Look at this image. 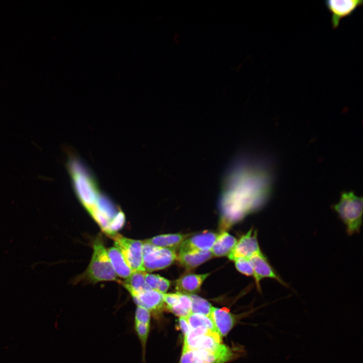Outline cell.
I'll list each match as a JSON object with an SVG mask.
<instances>
[{"label": "cell", "instance_id": "obj_23", "mask_svg": "<svg viewBox=\"0 0 363 363\" xmlns=\"http://www.w3.org/2000/svg\"><path fill=\"white\" fill-rule=\"evenodd\" d=\"M147 272L145 271L137 270L132 272L123 283L129 285L136 291H142L149 289L145 282V275Z\"/></svg>", "mask_w": 363, "mask_h": 363}, {"label": "cell", "instance_id": "obj_5", "mask_svg": "<svg viewBox=\"0 0 363 363\" xmlns=\"http://www.w3.org/2000/svg\"><path fill=\"white\" fill-rule=\"evenodd\" d=\"M236 355L233 349L221 343L210 349L182 350L179 363H226Z\"/></svg>", "mask_w": 363, "mask_h": 363}, {"label": "cell", "instance_id": "obj_18", "mask_svg": "<svg viewBox=\"0 0 363 363\" xmlns=\"http://www.w3.org/2000/svg\"><path fill=\"white\" fill-rule=\"evenodd\" d=\"M237 241L236 239L226 231L220 232L218 234L210 250L213 256H228L233 249Z\"/></svg>", "mask_w": 363, "mask_h": 363}, {"label": "cell", "instance_id": "obj_25", "mask_svg": "<svg viewBox=\"0 0 363 363\" xmlns=\"http://www.w3.org/2000/svg\"><path fill=\"white\" fill-rule=\"evenodd\" d=\"M135 329L141 344L143 360H144L146 344L150 331V324L135 321Z\"/></svg>", "mask_w": 363, "mask_h": 363}, {"label": "cell", "instance_id": "obj_21", "mask_svg": "<svg viewBox=\"0 0 363 363\" xmlns=\"http://www.w3.org/2000/svg\"><path fill=\"white\" fill-rule=\"evenodd\" d=\"M169 311L179 318L187 317L192 313V300L190 295L179 293L178 302Z\"/></svg>", "mask_w": 363, "mask_h": 363}, {"label": "cell", "instance_id": "obj_17", "mask_svg": "<svg viewBox=\"0 0 363 363\" xmlns=\"http://www.w3.org/2000/svg\"><path fill=\"white\" fill-rule=\"evenodd\" d=\"M106 251L116 275L126 279L129 277L133 271L121 251L116 247L109 248Z\"/></svg>", "mask_w": 363, "mask_h": 363}, {"label": "cell", "instance_id": "obj_2", "mask_svg": "<svg viewBox=\"0 0 363 363\" xmlns=\"http://www.w3.org/2000/svg\"><path fill=\"white\" fill-rule=\"evenodd\" d=\"M66 166L75 194L86 210L90 212L96 207L97 200L101 193L96 178L73 155L69 154Z\"/></svg>", "mask_w": 363, "mask_h": 363}, {"label": "cell", "instance_id": "obj_16", "mask_svg": "<svg viewBox=\"0 0 363 363\" xmlns=\"http://www.w3.org/2000/svg\"><path fill=\"white\" fill-rule=\"evenodd\" d=\"M213 257L211 251L178 252L176 260L187 269H193Z\"/></svg>", "mask_w": 363, "mask_h": 363}, {"label": "cell", "instance_id": "obj_10", "mask_svg": "<svg viewBox=\"0 0 363 363\" xmlns=\"http://www.w3.org/2000/svg\"><path fill=\"white\" fill-rule=\"evenodd\" d=\"M248 259L252 266L254 273V278L259 291H261L260 281L264 278L272 279L284 286L288 287L287 283L276 272L262 252L253 255Z\"/></svg>", "mask_w": 363, "mask_h": 363}, {"label": "cell", "instance_id": "obj_12", "mask_svg": "<svg viewBox=\"0 0 363 363\" xmlns=\"http://www.w3.org/2000/svg\"><path fill=\"white\" fill-rule=\"evenodd\" d=\"M261 252L257 239V231L252 227L237 241L233 249L227 256L229 259L233 261L241 257L248 259Z\"/></svg>", "mask_w": 363, "mask_h": 363}, {"label": "cell", "instance_id": "obj_29", "mask_svg": "<svg viewBox=\"0 0 363 363\" xmlns=\"http://www.w3.org/2000/svg\"><path fill=\"white\" fill-rule=\"evenodd\" d=\"M178 323V326L185 337L188 334L190 330L187 317H179Z\"/></svg>", "mask_w": 363, "mask_h": 363}, {"label": "cell", "instance_id": "obj_20", "mask_svg": "<svg viewBox=\"0 0 363 363\" xmlns=\"http://www.w3.org/2000/svg\"><path fill=\"white\" fill-rule=\"evenodd\" d=\"M187 318L190 330L198 328H204L217 332L210 317L200 314L191 313Z\"/></svg>", "mask_w": 363, "mask_h": 363}, {"label": "cell", "instance_id": "obj_26", "mask_svg": "<svg viewBox=\"0 0 363 363\" xmlns=\"http://www.w3.org/2000/svg\"><path fill=\"white\" fill-rule=\"evenodd\" d=\"M237 270L241 273L254 277V270L249 260L245 258H238L233 260Z\"/></svg>", "mask_w": 363, "mask_h": 363}, {"label": "cell", "instance_id": "obj_13", "mask_svg": "<svg viewBox=\"0 0 363 363\" xmlns=\"http://www.w3.org/2000/svg\"><path fill=\"white\" fill-rule=\"evenodd\" d=\"M218 234L205 231L202 233L188 237L178 247V252L210 251Z\"/></svg>", "mask_w": 363, "mask_h": 363}, {"label": "cell", "instance_id": "obj_19", "mask_svg": "<svg viewBox=\"0 0 363 363\" xmlns=\"http://www.w3.org/2000/svg\"><path fill=\"white\" fill-rule=\"evenodd\" d=\"M190 235L182 233L165 234L157 235L143 241L155 246L176 250Z\"/></svg>", "mask_w": 363, "mask_h": 363}, {"label": "cell", "instance_id": "obj_9", "mask_svg": "<svg viewBox=\"0 0 363 363\" xmlns=\"http://www.w3.org/2000/svg\"><path fill=\"white\" fill-rule=\"evenodd\" d=\"M118 282L129 292L137 306L142 307L156 315L163 309L165 305L163 293L150 288L138 291L122 281Z\"/></svg>", "mask_w": 363, "mask_h": 363}, {"label": "cell", "instance_id": "obj_28", "mask_svg": "<svg viewBox=\"0 0 363 363\" xmlns=\"http://www.w3.org/2000/svg\"><path fill=\"white\" fill-rule=\"evenodd\" d=\"M163 299L166 308L169 310L178 302L179 293H163Z\"/></svg>", "mask_w": 363, "mask_h": 363}, {"label": "cell", "instance_id": "obj_1", "mask_svg": "<svg viewBox=\"0 0 363 363\" xmlns=\"http://www.w3.org/2000/svg\"><path fill=\"white\" fill-rule=\"evenodd\" d=\"M226 173L219 200L220 232L229 229L262 204L260 193L254 188L253 173L241 160L235 161Z\"/></svg>", "mask_w": 363, "mask_h": 363}, {"label": "cell", "instance_id": "obj_22", "mask_svg": "<svg viewBox=\"0 0 363 363\" xmlns=\"http://www.w3.org/2000/svg\"><path fill=\"white\" fill-rule=\"evenodd\" d=\"M145 282L150 289L165 293L170 287V282L168 279L157 274L146 273Z\"/></svg>", "mask_w": 363, "mask_h": 363}, {"label": "cell", "instance_id": "obj_14", "mask_svg": "<svg viewBox=\"0 0 363 363\" xmlns=\"http://www.w3.org/2000/svg\"><path fill=\"white\" fill-rule=\"evenodd\" d=\"M216 330L220 337L227 335L236 322V318L226 308L212 307L210 316Z\"/></svg>", "mask_w": 363, "mask_h": 363}, {"label": "cell", "instance_id": "obj_15", "mask_svg": "<svg viewBox=\"0 0 363 363\" xmlns=\"http://www.w3.org/2000/svg\"><path fill=\"white\" fill-rule=\"evenodd\" d=\"M209 275V273L188 274L182 276L175 281L176 292L188 295L195 294L200 290L203 282Z\"/></svg>", "mask_w": 363, "mask_h": 363}, {"label": "cell", "instance_id": "obj_24", "mask_svg": "<svg viewBox=\"0 0 363 363\" xmlns=\"http://www.w3.org/2000/svg\"><path fill=\"white\" fill-rule=\"evenodd\" d=\"M192 300V313L210 317L212 306L206 299L196 294L189 295Z\"/></svg>", "mask_w": 363, "mask_h": 363}, {"label": "cell", "instance_id": "obj_3", "mask_svg": "<svg viewBox=\"0 0 363 363\" xmlns=\"http://www.w3.org/2000/svg\"><path fill=\"white\" fill-rule=\"evenodd\" d=\"M333 209L345 224L348 235L359 232L362 221V197L357 196L352 192H343Z\"/></svg>", "mask_w": 363, "mask_h": 363}, {"label": "cell", "instance_id": "obj_6", "mask_svg": "<svg viewBox=\"0 0 363 363\" xmlns=\"http://www.w3.org/2000/svg\"><path fill=\"white\" fill-rule=\"evenodd\" d=\"M142 241L143 264L146 272L164 269L176 260L175 249L159 247Z\"/></svg>", "mask_w": 363, "mask_h": 363}, {"label": "cell", "instance_id": "obj_8", "mask_svg": "<svg viewBox=\"0 0 363 363\" xmlns=\"http://www.w3.org/2000/svg\"><path fill=\"white\" fill-rule=\"evenodd\" d=\"M222 343V338L217 332L204 328L190 330L184 337L182 350L210 349Z\"/></svg>", "mask_w": 363, "mask_h": 363}, {"label": "cell", "instance_id": "obj_4", "mask_svg": "<svg viewBox=\"0 0 363 363\" xmlns=\"http://www.w3.org/2000/svg\"><path fill=\"white\" fill-rule=\"evenodd\" d=\"M92 258L83 274V278L93 283L103 281L118 282L101 237H97L94 240Z\"/></svg>", "mask_w": 363, "mask_h": 363}, {"label": "cell", "instance_id": "obj_27", "mask_svg": "<svg viewBox=\"0 0 363 363\" xmlns=\"http://www.w3.org/2000/svg\"><path fill=\"white\" fill-rule=\"evenodd\" d=\"M125 221V217L124 213L119 210L115 217L110 222L109 224L110 235V237L112 235L116 233V231L119 230L124 225Z\"/></svg>", "mask_w": 363, "mask_h": 363}, {"label": "cell", "instance_id": "obj_7", "mask_svg": "<svg viewBox=\"0 0 363 363\" xmlns=\"http://www.w3.org/2000/svg\"><path fill=\"white\" fill-rule=\"evenodd\" d=\"M110 237L113 239L115 247L121 251L133 271H145L143 264L142 240L127 238L117 233Z\"/></svg>", "mask_w": 363, "mask_h": 363}, {"label": "cell", "instance_id": "obj_11", "mask_svg": "<svg viewBox=\"0 0 363 363\" xmlns=\"http://www.w3.org/2000/svg\"><path fill=\"white\" fill-rule=\"evenodd\" d=\"M324 5L331 14V24L336 29L341 20L351 16L363 5L362 0H326Z\"/></svg>", "mask_w": 363, "mask_h": 363}]
</instances>
